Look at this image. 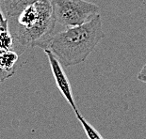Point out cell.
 Here are the masks:
<instances>
[{
    "label": "cell",
    "instance_id": "6da1fadb",
    "mask_svg": "<svg viewBox=\"0 0 146 139\" xmlns=\"http://www.w3.org/2000/svg\"><path fill=\"white\" fill-rule=\"evenodd\" d=\"M105 33L100 15L76 26H70L34 42L31 47L49 50L64 67L74 66L86 60Z\"/></svg>",
    "mask_w": 146,
    "mask_h": 139
},
{
    "label": "cell",
    "instance_id": "7a4b0ae2",
    "mask_svg": "<svg viewBox=\"0 0 146 139\" xmlns=\"http://www.w3.org/2000/svg\"><path fill=\"white\" fill-rule=\"evenodd\" d=\"M8 24L13 39V50L23 55L29 46L54 31L56 21L50 0H39L27 7L16 16L8 18Z\"/></svg>",
    "mask_w": 146,
    "mask_h": 139
},
{
    "label": "cell",
    "instance_id": "3957f363",
    "mask_svg": "<svg viewBox=\"0 0 146 139\" xmlns=\"http://www.w3.org/2000/svg\"><path fill=\"white\" fill-rule=\"evenodd\" d=\"M55 21L65 27L80 26L97 16L100 8L86 0H50Z\"/></svg>",
    "mask_w": 146,
    "mask_h": 139
},
{
    "label": "cell",
    "instance_id": "277c9868",
    "mask_svg": "<svg viewBox=\"0 0 146 139\" xmlns=\"http://www.w3.org/2000/svg\"><path fill=\"white\" fill-rule=\"evenodd\" d=\"M45 53L46 57L48 58L49 64H50V68L54 76L56 85H57L58 90L60 91L61 95L63 98L67 101V103H69V105L74 110L77 109L76 101H74V98L73 95L72 88H71V84L69 82V79L65 73L62 65L60 62V60L55 57V55L50 52L49 50H43Z\"/></svg>",
    "mask_w": 146,
    "mask_h": 139
},
{
    "label": "cell",
    "instance_id": "5b68a950",
    "mask_svg": "<svg viewBox=\"0 0 146 139\" xmlns=\"http://www.w3.org/2000/svg\"><path fill=\"white\" fill-rule=\"evenodd\" d=\"M19 55L14 50L0 49V84L15 73Z\"/></svg>",
    "mask_w": 146,
    "mask_h": 139
},
{
    "label": "cell",
    "instance_id": "8992f818",
    "mask_svg": "<svg viewBox=\"0 0 146 139\" xmlns=\"http://www.w3.org/2000/svg\"><path fill=\"white\" fill-rule=\"evenodd\" d=\"M39 0H0V8L7 18L16 16L29 6Z\"/></svg>",
    "mask_w": 146,
    "mask_h": 139
},
{
    "label": "cell",
    "instance_id": "52a82bcc",
    "mask_svg": "<svg viewBox=\"0 0 146 139\" xmlns=\"http://www.w3.org/2000/svg\"><path fill=\"white\" fill-rule=\"evenodd\" d=\"M0 49L2 50H13V39L9 30L8 18L2 22L0 26Z\"/></svg>",
    "mask_w": 146,
    "mask_h": 139
},
{
    "label": "cell",
    "instance_id": "ba28073f",
    "mask_svg": "<svg viewBox=\"0 0 146 139\" xmlns=\"http://www.w3.org/2000/svg\"><path fill=\"white\" fill-rule=\"evenodd\" d=\"M74 114H76V119H78L80 124L82 125L83 130H84V132H85L88 139H104L103 136L97 132V130H96L94 126H92L85 119L83 118V116L79 113L78 109L74 110Z\"/></svg>",
    "mask_w": 146,
    "mask_h": 139
},
{
    "label": "cell",
    "instance_id": "9c48e42d",
    "mask_svg": "<svg viewBox=\"0 0 146 139\" xmlns=\"http://www.w3.org/2000/svg\"><path fill=\"white\" fill-rule=\"evenodd\" d=\"M138 80L146 84V64L141 68V70L138 73Z\"/></svg>",
    "mask_w": 146,
    "mask_h": 139
},
{
    "label": "cell",
    "instance_id": "30bf717a",
    "mask_svg": "<svg viewBox=\"0 0 146 139\" xmlns=\"http://www.w3.org/2000/svg\"><path fill=\"white\" fill-rule=\"evenodd\" d=\"M6 18H7V17L4 15V13H3V11L1 10V8H0V26H1V24H2V22L4 21Z\"/></svg>",
    "mask_w": 146,
    "mask_h": 139
}]
</instances>
